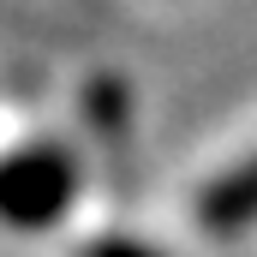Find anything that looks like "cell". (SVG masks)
Listing matches in <instances>:
<instances>
[{"label": "cell", "instance_id": "obj_1", "mask_svg": "<svg viewBox=\"0 0 257 257\" xmlns=\"http://www.w3.org/2000/svg\"><path fill=\"white\" fill-rule=\"evenodd\" d=\"M78 192V168L60 144H30L0 162V221L6 227H54Z\"/></svg>", "mask_w": 257, "mask_h": 257}, {"label": "cell", "instance_id": "obj_2", "mask_svg": "<svg viewBox=\"0 0 257 257\" xmlns=\"http://www.w3.org/2000/svg\"><path fill=\"white\" fill-rule=\"evenodd\" d=\"M203 227L209 233H239V227H251L257 221V156L251 162H239L233 174H221L209 192H203Z\"/></svg>", "mask_w": 257, "mask_h": 257}, {"label": "cell", "instance_id": "obj_3", "mask_svg": "<svg viewBox=\"0 0 257 257\" xmlns=\"http://www.w3.org/2000/svg\"><path fill=\"white\" fill-rule=\"evenodd\" d=\"M84 257H162L156 245H144V239H96Z\"/></svg>", "mask_w": 257, "mask_h": 257}]
</instances>
